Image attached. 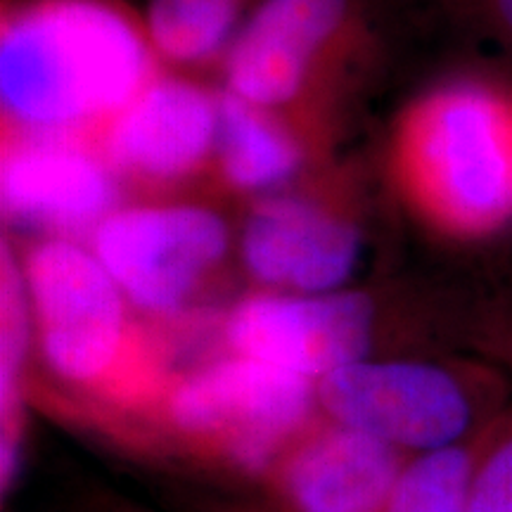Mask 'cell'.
I'll use <instances>...</instances> for the list:
<instances>
[{
  "label": "cell",
  "instance_id": "cell-13",
  "mask_svg": "<svg viewBox=\"0 0 512 512\" xmlns=\"http://www.w3.org/2000/svg\"><path fill=\"white\" fill-rule=\"evenodd\" d=\"M332 150V140L299 121L221 91L219 140L207 195L245 207L332 164Z\"/></svg>",
  "mask_w": 512,
  "mask_h": 512
},
{
  "label": "cell",
  "instance_id": "cell-6",
  "mask_svg": "<svg viewBox=\"0 0 512 512\" xmlns=\"http://www.w3.org/2000/svg\"><path fill=\"white\" fill-rule=\"evenodd\" d=\"M128 304L147 320H178L238 264V221L223 202L131 195L86 240Z\"/></svg>",
  "mask_w": 512,
  "mask_h": 512
},
{
  "label": "cell",
  "instance_id": "cell-4",
  "mask_svg": "<svg viewBox=\"0 0 512 512\" xmlns=\"http://www.w3.org/2000/svg\"><path fill=\"white\" fill-rule=\"evenodd\" d=\"M382 53V0H264L219 67L221 91L337 143Z\"/></svg>",
  "mask_w": 512,
  "mask_h": 512
},
{
  "label": "cell",
  "instance_id": "cell-14",
  "mask_svg": "<svg viewBox=\"0 0 512 512\" xmlns=\"http://www.w3.org/2000/svg\"><path fill=\"white\" fill-rule=\"evenodd\" d=\"M264 0H145L143 19L166 69L202 76L223 57Z\"/></svg>",
  "mask_w": 512,
  "mask_h": 512
},
{
  "label": "cell",
  "instance_id": "cell-9",
  "mask_svg": "<svg viewBox=\"0 0 512 512\" xmlns=\"http://www.w3.org/2000/svg\"><path fill=\"white\" fill-rule=\"evenodd\" d=\"M219 124V83L162 69L95 143L128 197L207 195Z\"/></svg>",
  "mask_w": 512,
  "mask_h": 512
},
{
  "label": "cell",
  "instance_id": "cell-16",
  "mask_svg": "<svg viewBox=\"0 0 512 512\" xmlns=\"http://www.w3.org/2000/svg\"><path fill=\"white\" fill-rule=\"evenodd\" d=\"M486 430L460 444L408 456L384 512H470Z\"/></svg>",
  "mask_w": 512,
  "mask_h": 512
},
{
  "label": "cell",
  "instance_id": "cell-15",
  "mask_svg": "<svg viewBox=\"0 0 512 512\" xmlns=\"http://www.w3.org/2000/svg\"><path fill=\"white\" fill-rule=\"evenodd\" d=\"M0 489L8 496L24 463L27 373L34 328L15 249L0 245Z\"/></svg>",
  "mask_w": 512,
  "mask_h": 512
},
{
  "label": "cell",
  "instance_id": "cell-2",
  "mask_svg": "<svg viewBox=\"0 0 512 512\" xmlns=\"http://www.w3.org/2000/svg\"><path fill=\"white\" fill-rule=\"evenodd\" d=\"M387 171L415 221L448 242H486L512 228V83L456 72L396 114Z\"/></svg>",
  "mask_w": 512,
  "mask_h": 512
},
{
  "label": "cell",
  "instance_id": "cell-18",
  "mask_svg": "<svg viewBox=\"0 0 512 512\" xmlns=\"http://www.w3.org/2000/svg\"><path fill=\"white\" fill-rule=\"evenodd\" d=\"M448 15L512 57V0H441Z\"/></svg>",
  "mask_w": 512,
  "mask_h": 512
},
{
  "label": "cell",
  "instance_id": "cell-12",
  "mask_svg": "<svg viewBox=\"0 0 512 512\" xmlns=\"http://www.w3.org/2000/svg\"><path fill=\"white\" fill-rule=\"evenodd\" d=\"M406 458L387 441L320 415L275 475L292 512H384Z\"/></svg>",
  "mask_w": 512,
  "mask_h": 512
},
{
  "label": "cell",
  "instance_id": "cell-11",
  "mask_svg": "<svg viewBox=\"0 0 512 512\" xmlns=\"http://www.w3.org/2000/svg\"><path fill=\"white\" fill-rule=\"evenodd\" d=\"M128 197L95 140L0 133V209L27 238L88 240Z\"/></svg>",
  "mask_w": 512,
  "mask_h": 512
},
{
  "label": "cell",
  "instance_id": "cell-5",
  "mask_svg": "<svg viewBox=\"0 0 512 512\" xmlns=\"http://www.w3.org/2000/svg\"><path fill=\"white\" fill-rule=\"evenodd\" d=\"M316 394L325 420L406 456L477 437L510 408L491 368L427 356H370L325 375Z\"/></svg>",
  "mask_w": 512,
  "mask_h": 512
},
{
  "label": "cell",
  "instance_id": "cell-3",
  "mask_svg": "<svg viewBox=\"0 0 512 512\" xmlns=\"http://www.w3.org/2000/svg\"><path fill=\"white\" fill-rule=\"evenodd\" d=\"M10 245L43 368L74 392L159 408L176 375L166 373L159 342L88 242L27 238Z\"/></svg>",
  "mask_w": 512,
  "mask_h": 512
},
{
  "label": "cell",
  "instance_id": "cell-17",
  "mask_svg": "<svg viewBox=\"0 0 512 512\" xmlns=\"http://www.w3.org/2000/svg\"><path fill=\"white\" fill-rule=\"evenodd\" d=\"M470 512H512V406L486 430Z\"/></svg>",
  "mask_w": 512,
  "mask_h": 512
},
{
  "label": "cell",
  "instance_id": "cell-7",
  "mask_svg": "<svg viewBox=\"0 0 512 512\" xmlns=\"http://www.w3.org/2000/svg\"><path fill=\"white\" fill-rule=\"evenodd\" d=\"M157 411L183 441L252 475L275 470L320 418L316 382L230 351L176 375Z\"/></svg>",
  "mask_w": 512,
  "mask_h": 512
},
{
  "label": "cell",
  "instance_id": "cell-8",
  "mask_svg": "<svg viewBox=\"0 0 512 512\" xmlns=\"http://www.w3.org/2000/svg\"><path fill=\"white\" fill-rule=\"evenodd\" d=\"M368 242L361 192L335 162L240 207L238 266L252 290H347L366 264Z\"/></svg>",
  "mask_w": 512,
  "mask_h": 512
},
{
  "label": "cell",
  "instance_id": "cell-10",
  "mask_svg": "<svg viewBox=\"0 0 512 512\" xmlns=\"http://www.w3.org/2000/svg\"><path fill=\"white\" fill-rule=\"evenodd\" d=\"M382 304L368 287L325 294L249 290L221 316L230 354L264 361L318 382L375 356Z\"/></svg>",
  "mask_w": 512,
  "mask_h": 512
},
{
  "label": "cell",
  "instance_id": "cell-1",
  "mask_svg": "<svg viewBox=\"0 0 512 512\" xmlns=\"http://www.w3.org/2000/svg\"><path fill=\"white\" fill-rule=\"evenodd\" d=\"M162 69L126 0H3L0 133L98 140Z\"/></svg>",
  "mask_w": 512,
  "mask_h": 512
}]
</instances>
